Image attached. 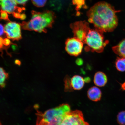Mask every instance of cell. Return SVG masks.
I'll list each match as a JSON object with an SVG mask.
<instances>
[{"mask_svg":"<svg viewBox=\"0 0 125 125\" xmlns=\"http://www.w3.org/2000/svg\"><path fill=\"white\" fill-rule=\"evenodd\" d=\"M0 4L1 10L12 14L15 18L21 20L26 18V15L22 13L25 9L18 7L15 0H0Z\"/></svg>","mask_w":125,"mask_h":125,"instance_id":"obj_5","label":"cell"},{"mask_svg":"<svg viewBox=\"0 0 125 125\" xmlns=\"http://www.w3.org/2000/svg\"><path fill=\"white\" fill-rule=\"evenodd\" d=\"M47 0H32L33 4L36 7H42L46 4Z\"/></svg>","mask_w":125,"mask_h":125,"instance_id":"obj_18","label":"cell"},{"mask_svg":"<svg viewBox=\"0 0 125 125\" xmlns=\"http://www.w3.org/2000/svg\"><path fill=\"white\" fill-rule=\"evenodd\" d=\"M76 63L78 65H81L83 63V61L82 59H77L76 61Z\"/></svg>","mask_w":125,"mask_h":125,"instance_id":"obj_23","label":"cell"},{"mask_svg":"<svg viewBox=\"0 0 125 125\" xmlns=\"http://www.w3.org/2000/svg\"><path fill=\"white\" fill-rule=\"evenodd\" d=\"M21 25L15 22H9L4 26V32L8 38L18 40L22 38Z\"/></svg>","mask_w":125,"mask_h":125,"instance_id":"obj_9","label":"cell"},{"mask_svg":"<svg viewBox=\"0 0 125 125\" xmlns=\"http://www.w3.org/2000/svg\"><path fill=\"white\" fill-rule=\"evenodd\" d=\"M15 62L16 64L19 65H21V62L19 60L17 59V60H15Z\"/></svg>","mask_w":125,"mask_h":125,"instance_id":"obj_26","label":"cell"},{"mask_svg":"<svg viewBox=\"0 0 125 125\" xmlns=\"http://www.w3.org/2000/svg\"><path fill=\"white\" fill-rule=\"evenodd\" d=\"M70 107L64 104L49 109L44 113L37 111L36 125H59Z\"/></svg>","mask_w":125,"mask_h":125,"instance_id":"obj_3","label":"cell"},{"mask_svg":"<svg viewBox=\"0 0 125 125\" xmlns=\"http://www.w3.org/2000/svg\"><path fill=\"white\" fill-rule=\"evenodd\" d=\"M8 13L7 12L1 10V19L8 20V21H10L8 18Z\"/></svg>","mask_w":125,"mask_h":125,"instance_id":"obj_19","label":"cell"},{"mask_svg":"<svg viewBox=\"0 0 125 125\" xmlns=\"http://www.w3.org/2000/svg\"><path fill=\"white\" fill-rule=\"evenodd\" d=\"M118 12L107 2L101 1L95 4L87 12L89 22L103 32H112L118 24Z\"/></svg>","mask_w":125,"mask_h":125,"instance_id":"obj_1","label":"cell"},{"mask_svg":"<svg viewBox=\"0 0 125 125\" xmlns=\"http://www.w3.org/2000/svg\"><path fill=\"white\" fill-rule=\"evenodd\" d=\"M83 43L75 37L67 39L65 42V50L70 55L77 56L82 53Z\"/></svg>","mask_w":125,"mask_h":125,"instance_id":"obj_8","label":"cell"},{"mask_svg":"<svg viewBox=\"0 0 125 125\" xmlns=\"http://www.w3.org/2000/svg\"><path fill=\"white\" fill-rule=\"evenodd\" d=\"M85 80L82 76L79 75L73 76L70 79V83L73 89L79 90L83 87Z\"/></svg>","mask_w":125,"mask_h":125,"instance_id":"obj_12","label":"cell"},{"mask_svg":"<svg viewBox=\"0 0 125 125\" xmlns=\"http://www.w3.org/2000/svg\"><path fill=\"white\" fill-rule=\"evenodd\" d=\"M0 35L2 36L3 35L4 32V27L2 24H0Z\"/></svg>","mask_w":125,"mask_h":125,"instance_id":"obj_22","label":"cell"},{"mask_svg":"<svg viewBox=\"0 0 125 125\" xmlns=\"http://www.w3.org/2000/svg\"><path fill=\"white\" fill-rule=\"evenodd\" d=\"M3 40L1 37L0 38V48L1 49L2 48L3 45Z\"/></svg>","mask_w":125,"mask_h":125,"instance_id":"obj_24","label":"cell"},{"mask_svg":"<svg viewBox=\"0 0 125 125\" xmlns=\"http://www.w3.org/2000/svg\"><path fill=\"white\" fill-rule=\"evenodd\" d=\"M17 4L24 5L27 2L28 0H15Z\"/></svg>","mask_w":125,"mask_h":125,"instance_id":"obj_21","label":"cell"},{"mask_svg":"<svg viewBox=\"0 0 125 125\" xmlns=\"http://www.w3.org/2000/svg\"><path fill=\"white\" fill-rule=\"evenodd\" d=\"M94 82L95 85L97 86H104L107 82V76L102 72H98L95 75Z\"/></svg>","mask_w":125,"mask_h":125,"instance_id":"obj_11","label":"cell"},{"mask_svg":"<svg viewBox=\"0 0 125 125\" xmlns=\"http://www.w3.org/2000/svg\"><path fill=\"white\" fill-rule=\"evenodd\" d=\"M87 95L91 100L97 102L101 100L102 93L101 90L98 87H93L89 89L87 91Z\"/></svg>","mask_w":125,"mask_h":125,"instance_id":"obj_10","label":"cell"},{"mask_svg":"<svg viewBox=\"0 0 125 125\" xmlns=\"http://www.w3.org/2000/svg\"><path fill=\"white\" fill-rule=\"evenodd\" d=\"M3 43L5 46H8L11 44V42L9 39L5 38L3 40Z\"/></svg>","mask_w":125,"mask_h":125,"instance_id":"obj_20","label":"cell"},{"mask_svg":"<svg viewBox=\"0 0 125 125\" xmlns=\"http://www.w3.org/2000/svg\"><path fill=\"white\" fill-rule=\"evenodd\" d=\"M121 85V89L123 90H125V82L123 84H120Z\"/></svg>","mask_w":125,"mask_h":125,"instance_id":"obj_25","label":"cell"},{"mask_svg":"<svg viewBox=\"0 0 125 125\" xmlns=\"http://www.w3.org/2000/svg\"><path fill=\"white\" fill-rule=\"evenodd\" d=\"M114 52L120 57L125 58V39H123L116 46L112 47Z\"/></svg>","mask_w":125,"mask_h":125,"instance_id":"obj_13","label":"cell"},{"mask_svg":"<svg viewBox=\"0 0 125 125\" xmlns=\"http://www.w3.org/2000/svg\"><path fill=\"white\" fill-rule=\"evenodd\" d=\"M115 67L118 71H125V58L123 57H117L115 62Z\"/></svg>","mask_w":125,"mask_h":125,"instance_id":"obj_14","label":"cell"},{"mask_svg":"<svg viewBox=\"0 0 125 125\" xmlns=\"http://www.w3.org/2000/svg\"><path fill=\"white\" fill-rule=\"evenodd\" d=\"M103 32L96 29L90 30L83 42L87 45L85 48L86 51L99 53L103 52L109 43L108 41L105 40Z\"/></svg>","mask_w":125,"mask_h":125,"instance_id":"obj_4","label":"cell"},{"mask_svg":"<svg viewBox=\"0 0 125 125\" xmlns=\"http://www.w3.org/2000/svg\"><path fill=\"white\" fill-rule=\"evenodd\" d=\"M8 77V74L2 68L0 69V85L2 88H4L5 86V82Z\"/></svg>","mask_w":125,"mask_h":125,"instance_id":"obj_15","label":"cell"},{"mask_svg":"<svg viewBox=\"0 0 125 125\" xmlns=\"http://www.w3.org/2000/svg\"><path fill=\"white\" fill-rule=\"evenodd\" d=\"M65 80V90L66 92H72L73 90V89L72 87L70 80L68 76H66Z\"/></svg>","mask_w":125,"mask_h":125,"instance_id":"obj_17","label":"cell"},{"mask_svg":"<svg viewBox=\"0 0 125 125\" xmlns=\"http://www.w3.org/2000/svg\"><path fill=\"white\" fill-rule=\"evenodd\" d=\"M117 120L120 125H125V111H122L118 113Z\"/></svg>","mask_w":125,"mask_h":125,"instance_id":"obj_16","label":"cell"},{"mask_svg":"<svg viewBox=\"0 0 125 125\" xmlns=\"http://www.w3.org/2000/svg\"><path fill=\"white\" fill-rule=\"evenodd\" d=\"M32 17L29 21H23L20 24L23 29L39 32H46L47 28L52 27L56 19L54 12L46 10L41 12H31Z\"/></svg>","mask_w":125,"mask_h":125,"instance_id":"obj_2","label":"cell"},{"mask_svg":"<svg viewBox=\"0 0 125 125\" xmlns=\"http://www.w3.org/2000/svg\"><path fill=\"white\" fill-rule=\"evenodd\" d=\"M70 26L74 33V37L83 43L90 29L89 23L85 21H76L70 24Z\"/></svg>","mask_w":125,"mask_h":125,"instance_id":"obj_7","label":"cell"},{"mask_svg":"<svg viewBox=\"0 0 125 125\" xmlns=\"http://www.w3.org/2000/svg\"><path fill=\"white\" fill-rule=\"evenodd\" d=\"M59 125H89L85 121L82 112L79 110L68 112Z\"/></svg>","mask_w":125,"mask_h":125,"instance_id":"obj_6","label":"cell"}]
</instances>
